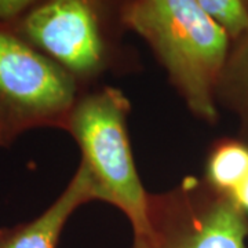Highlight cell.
Here are the masks:
<instances>
[{
  "label": "cell",
  "instance_id": "1",
  "mask_svg": "<svg viewBox=\"0 0 248 248\" xmlns=\"http://www.w3.org/2000/svg\"><path fill=\"white\" fill-rule=\"evenodd\" d=\"M127 4L128 0H37L4 25L89 90L108 75L142 68L140 54L125 40Z\"/></svg>",
  "mask_w": 248,
  "mask_h": 248
},
{
  "label": "cell",
  "instance_id": "2",
  "mask_svg": "<svg viewBox=\"0 0 248 248\" xmlns=\"http://www.w3.org/2000/svg\"><path fill=\"white\" fill-rule=\"evenodd\" d=\"M125 22L151 48L187 109L205 123H217L229 33L196 0H128Z\"/></svg>",
  "mask_w": 248,
  "mask_h": 248
},
{
  "label": "cell",
  "instance_id": "3",
  "mask_svg": "<svg viewBox=\"0 0 248 248\" xmlns=\"http://www.w3.org/2000/svg\"><path fill=\"white\" fill-rule=\"evenodd\" d=\"M130 112L123 91L102 83L80 94L63 130L79 145L80 164L89 171L99 202L120 210L133 231L140 232L146 223L149 192L134 161L127 130Z\"/></svg>",
  "mask_w": 248,
  "mask_h": 248
},
{
  "label": "cell",
  "instance_id": "4",
  "mask_svg": "<svg viewBox=\"0 0 248 248\" xmlns=\"http://www.w3.org/2000/svg\"><path fill=\"white\" fill-rule=\"evenodd\" d=\"M83 91L60 65L0 24V146L29 130H63Z\"/></svg>",
  "mask_w": 248,
  "mask_h": 248
},
{
  "label": "cell",
  "instance_id": "5",
  "mask_svg": "<svg viewBox=\"0 0 248 248\" xmlns=\"http://www.w3.org/2000/svg\"><path fill=\"white\" fill-rule=\"evenodd\" d=\"M248 217L204 178L149 193L146 223L130 248H247Z\"/></svg>",
  "mask_w": 248,
  "mask_h": 248
},
{
  "label": "cell",
  "instance_id": "6",
  "mask_svg": "<svg viewBox=\"0 0 248 248\" xmlns=\"http://www.w3.org/2000/svg\"><path fill=\"white\" fill-rule=\"evenodd\" d=\"M90 202L99 197L89 171L80 164L61 195L37 218L0 229V248H55L72 214Z\"/></svg>",
  "mask_w": 248,
  "mask_h": 248
},
{
  "label": "cell",
  "instance_id": "7",
  "mask_svg": "<svg viewBox=\"0 0 248 248\" xmlns=\"http://www.w3.org/2000/svg\"><path fill=\"white\" fill-rule=\"evenodd\" d=\"M217 104L237 117L239 137L248 142V32L232 42L217 89Z\"/></svg>",
  "mask_w": 248,
  "mask_h": 248
},
{
  "label": "cell",
  "instance_id": "8",
  "mask_svg": "<svg viewBox=\"0 0 248 248\" xmlns=\"http://www.w3.org/2000/svg\"><path fill=\"white\" fill-rule=\"evenodd\" d=\"M248 174V142L221 138L211 143L205 157L204 179L208 185L231 196Z\"/></svg>",
  "mask_w": 248,
  "mask_h": 248
},
{
  "label": "cell",
  "instance_id": "9",
  "mask_svg": "<svg viewBox=\"0 0 248 248\" xmlns=\"http://www.w3.org/2000/svg\"><path fill=\"white\" fill-rule=\"evenodd\" d=\"M232 37L248 32V0H196Z\"/></svg>",
  "mask_w": 248,
  "mask_h": 248
},
{
  "label": "cell",
  "instance_id": "10",
  "mask_svg": "<svg viewBox=\"0 0 248 248\" xmlns=\"http://www.w3.org/2000/svg\"><path fill=\"white\" fill-rule=\"evenodd\" d=\"M37 0H0V24H9L25 13Z\"/></svg>",
  "mask_w": 248,
  "mask_h": 248
},
{
  "label": "cell",
  "instance_id": "11",
  "mask_svg": "<svg viewBox=\"0 0 248 248\" xmlns=\"http://www.w3.org/2000/svg\"><path fill=\"white\" fill-rule=\"evenodd\" d=\"M231 197L233 199V202L237 204L240 210L248 217V174L232 192Z\"/></svg>",
  "mask_w": 248,
  "mask_h": 248
}]
</instances>
